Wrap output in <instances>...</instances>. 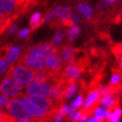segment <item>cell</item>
Here are the masks:
<instances>
[{"instance_id":"6da1fadb","label":"cell","mask_w":122,"mask_h":122,"mask_svg":"<svg viewBox=\"0 0 122 122\" xmlns=\"http://www.w3.org/2000/svg\"><path fill=\"white\" fill-rule=\"evenodd\" d=\"M7 76L13 77L16 81H18L22 86H24V85H28L33 81L35 71L19 62L16 66L9 68Z\"/></svg>"},{"instance_id":"7a4b0ae2","label":"cell","mask_w":122,"mask_h":122,"mask_svg":"<svg viewBox=\"0 0 122 122\" xmlns=\"http://www.w3.org/2000/svg\"><path fill=\"white\" fill-rule=\"evenodd\" d=\"M7 109L9 111V114L15 119V121H20V122H28V121H33V118L31 115L28 113V111L23 106L21 100L13 98L11 99L8 103Z\"/></svg>"},{"instance_id":"3957f363","label":"cell","mask_w":122,"mask_h":122,"mask_svg":"<svg viewBox=\"0 0 122 122\" xmlns=\"http://www.w3.org/2000/svg\"><path fill=\"white\" fill-rule=\"evenodd\" d=\"M52 53H59V49L54 46V44H48V43H43L37 46H34L27 50L23 54V56L32 57V58H43L46 59L48 55Z\"/></svg>"},{"instance_id":"277c9868","label":"cell","mask_w":122,"mask_h":122,"mask_svg":"<svg viewBox=\"0 0 122 122\" xmlns=\"http://www.w3.org/2000/svg\"><path fill=\"white\" fill-rule=\"evenodd\" d=\"M0 91L7 96H21L22 85L13 77L6 75L4 80L0 83Z\"/></svg>"},{"instance_id":"5b68a950","label":"cell","mask_w":122,"mask_h":122,"mask_svg":"<svg viewBox=\"0 0 122 122\" xmlns=\"http://www.w3.org/2000/svg\"><path fill=\"white\" fill-rule=\"evenodd\" d=\"M21 102L23 106L25 107V109L28 111V113L31 115L33 120H37V121H47L48 120L49 121L48 114L44 110H42L41 108H39L36 104H34L29 97L21 95Z\"/></svg>"},{"instance_id":"8992f818","label":"cell","mask_w":122,"mask_h":122,"mask_svg":"<svg viewBox=\"0 0 122 122\" xmlns=\"http://www.w3.org/2000/svg\"><path fill=\"white\" fill-rule=\"evenodd\" d=\"M54 82H41V81H31L26 88L27 95H48L50 94L52 85Z\"/></svg>"},{"instance_id":"52a82bcc","label":"cell","mask_w":122,"mask_h":122,"mask_svg":"<svg viewBox=\"0 0 122 122\" xmlns=\"http://www.w3.org/2000/svg\"><path fill=\"white\" fill-rule=\"evenodd\" d=\"M83 71V69L80 65H77L76 63H68L66 66L65 70H63L62 71V78L68 81H76L78 77H80L81 71Z\"/></svg>"},{"instance_id":"ba28073f","label":"cell","mask_w":122,"mask_h":122,"mask_svg":"<svg viewBox=\"0 0 122 122\" xmlns=\"http://www.w3.org/2000/svg\"><path fill=\"white\" fill-rule=\"evenodd\" d=\"M100 101V92H99V89H96L94 88L93 90H91L87 98L85 99V101L83 102V107L84 108H88V107H93L96 108L98 106V104Z\"/></svg>"},{"instance_id":"9c48e42d","label":"cell","mask_w":122,"mask_h":122,"mask_svg":"<svg viewBox=\"0 0 122 122\" xmlns=\"http://www.w3.org/2000/svg\"><path fill=\"white\" fill-rule=\"evenodd\" d=\"M100 104H102L104 107L107 108V110L119 106V101L116 97L114 96V94H107V95H103L100 96Z\"/></svg>"},{"instance_id":"30bf717a","label":"cell","mask_w":122,"mask_h":122,"mask_svg":"<svg viewBox=\"0 0 122 122\" xmlns=\"http://www.w3.org/2000/svg\"><path fill=\"white\" fill-rule=\"evenodd\" d=\"M76 50L71 46H66L63 48L62 53H61V59H62V62L64 63H70L71 61L74 58Z\"/></svg>"},{"instance_id":"8fae6325","label":"cell","mask_w":122,"mask_h":122,"mask_svg":"<svg viewBox=\"0 0 122 122\" xmlns=\"http://www.w3.org/2000/svg\"><path fill=\"white\" fill-rule=\"evenodd\" d=\"M20 48L19 47H11L6 55V59L9 62V64H14L16 61L20 58Z\"/></svg>"},{"instance_id":"7c38bea8","label":"cell","mask_w":122,"mask_h":122,"mask_svg":"<svg viewBox=\"0 0 122 122\" xmlns=\"http://www.w3.org/2000/svg\"><path fill=\"white\" fill-rule=\"evenodd\" d=\"M122 116V109L117 106V107H114L110 110H108L107 113V121H111V122H118L120 120Z\"/></svg>"},{"instance_id":"4fadbf2b","label":"cell","mask_w":122,"mask_h":122,"mask_svg":"<svg viewBox=\"0 0 122 122\" xmlns=\"http://www.w3.org/2000/svg\"><path fill=\"white\" fill-rule=\"evenodd\" d=\"M76 90V81H70L66 86V89H65V93H64V99H66V98H70L71 96H72L75 94Z\"/></svg>"},{"instance_id":"5bb4252c","label":"cell","mask_w":122,"mask_h":122,"mask_svg":"<svg viewBox=\"0 0 122 122\" xmlns=\"http://www.w3.org/2000/svg\"><path fill=\"white\" fill-rule=\"evenodd\" d=\"M44 22V20H42V16L39 12H36L34 13L31 17V19H30V26H31V29L32 30H35L37 29L41 24Z\"/></svg>"},{"instance_id":"9a60e30c","label":"cell","mask_w":122,"mask_h":122,"mask_svg":"<svg viewBox=\"0 0 122 122\" xmlns=\"http://www.w3.org/2000/svg\"><path fill=\"white\" fill-rule=\"evenodd\" d=\"M107 113H108V110H106V109L102 108V107H98V106H97L94 109V111H93L94 117L98 121H104V120H106Z\"/></svg>"},{"instance_id":"2e32d148","label":"cell","mask_w":122,"mask_h":122,"mask_svg":"<svg viewBox=\"0 0 122 122\" xmlns=\"http://www.w3.org/2000/svg\"><path fill=\"white\" fill-rule=\"evenodd\" d=\"M77 9H78V11H80L85 18H90L91 14H92V9H91V7H90L89 5L85 4V3L78 4Z\"/></svg>"},{"instance_id":"e0dca14e","label":"cell","mask_w":122,"mask_h":122,"mask_svg":"<svg viewBox=\"0 0 122 122\" xmlns=\"http://www.w3.org/2000/svg\"><path fill=\"white\" fill-rule=\"evenodd\" d=\"M80 32H81L80 27H77V26H76V25L71 26V27L70 28V30L68 31V35H69L70 40H71V41L76 40V39L78 37V35H80Z\"/></svg>"},{"instance_id":"ac0fdd59","label":"cell","mask_w":122,"mask_h":122,"mask_svg":"<svg viewBox=\"0 0 122 122\" xmlns=\"http://www.w3.org/2000/svg\"><path fill=\"white\" fill-rule=\"evenodd\" d=\"M9 62L7 59H0V76H1L5 71H7L9 70Z\"/></svg>"},{"instance_id":"d6986e66","label":"cell","mask_w":122,"mask_h":122,"mask_svg":"<svg viewBox=\"0 0 122 122\" xmlns=\"http://www.w3.org/2000/svg\"><path fill=\"white\" fill-rule=\"evenodd\" d=\"M122 80V72L118 70H115V71L113 72V76L111 77L110 83L112 84H118Z\"/></svg>"},{"instance_id":"ffe728a7","label":"cell","mask_w":122,"mask_h":122,"mask_svg":"<svg viewBox=\"0 0 122 122\" xmlns=\"http://www.w3.org/2000/svg\"><path fill=\"white\" fill-rule=\"evenodd\" d=\"M8 103H9V100H8L7 95H5L4 93H2L1 91H0V108L4 109V110L7 109Z\"/></svg>"},{"instance_id":"44dd1931","label":"cell","mask_w":122,"mask_h":122,"mask_svg":"<svg viewBox=\"0 0 122 122\" xmlns=\"http://www.w3.org/2000/svg\"><path fill=\"white\" fill-rule=\"evenodd\" d=\"M63 38H64V33H63L62 31L56 32V34H55L54 38H53V44H54V45L60 44V43L63 41Z\"/></svg>"},{"instance_id":"7402d4cb","label":"cell","mask_w":122,"mask_h":122,"mask_svg":"<svg viewBox=\"0 0 122 122\" xmlns=\"http://www.w3.org/2000/svg\"><path fill=\"white\" fill-rule=\"evenodd\" d=\"M82 101H83V96L82 94H80L74 100V102L71 103V105L74 106L75 108H77V107H80L81 104H82Z\"/></svg>"},{"instance_id":"603a6c76","label":"cell","mask_w":122,"mask_h":122,"mask_svg":"<svg viewBox=\"0 0 122 122\" xmlns=\"http://www.w3.org/2000/svg\"><path fill=\"white\" fill-rule=\"evenodd\" d=\"M69 107L70 106H68V105H62V106H61L59 111L64 115V117L66 116V115H68V113H69Z\"/></svg>"},{"instance_id":"cb8c5ba5","label":"cell","mask_w":122,"mask_h":122,"mask_svg":"<svg viewBox=\"0 0 122 122\" xmlns=\"http://www.w3.org/2000/svg\"><path fill=\"white\" fill-rule=\"evenodd\" d=\"M115 1H117V0H100L99 6H100V7H105V6H107L109 4L114 3Z\"/></svg>"},{"instance_id":"d4e9b609","label":"cell","mask_w":122,"mask_h":122,"mask_svg":"<svg viewBox=\"0 0 122 122\" xmlns=\"http://www.w3.org/2000/svg\"><path fill=\"white\" fill-rule=\"evenodd\" d=\"M16 31H17V26L15 25V24H11V25L8 27V29H7V33L9 35L14 34Z\"/></svg>"},{"instance_id":"484cf974","label":"cell","mask_w":122,"mask_h":122,"mask_svg":"<svg viewBox=\"0 0 122 122\" xmlns=\"http://www.w3.org/2000/svg\"><path fill=\"white\" fill-rule=\"evenodd\" d=\"M29 33H30L29 29H24V30H22V31L19 33V37L20 38H25V37H27V36L29 35Z\"/></svg>"}]
</instances>
